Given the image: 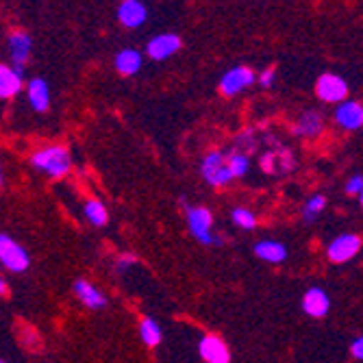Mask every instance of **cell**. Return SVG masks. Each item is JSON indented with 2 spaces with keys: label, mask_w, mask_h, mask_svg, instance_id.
I'll list each match as a JSON object with an SVG mask.
<instances>
[{
  "label": "cell",
  "mask_w": 363,
  "mask_h": 363,
  "mask_svg": "<svg viewBox=\"0 0 363 363\" xmlns=\"http://www.w3.org/2000/svg\"><path fill=\"white\" fill-rule=\"evenodd\" d=\"M30 166L50 179H63L72 170V157L65 146L55 144V146H46V148H40L38 152H33Z\"/></svg>",
  "instance_id": "6da1fadb"
},
{
  "label": "cell",
  "mask_w": 363,
  "mask_h": 363,
  "mask_svg": "<svg viewBox=\"0 0 363 363\" xmlns=\"http://www.w3.org/2000/svg\"><path fill=\"white\" fill-rule=\"evenodd\" d=\"M181 203L185 207V220L189 226V233L196 242H201L205 246L213 244V213L207 207L198 205H187L185 198H181Z\"/></svg>",
  "instance_id": "7a4b0ae2"
},
{
  "label": "cell",
  "mask_w": 363,
  "mask_h": 363,
  "mask_svg": "<svg viewBox=\"0 0 363 363\" xmlns=\"http://www.w3.org/2000/svg\"><path fill=\"white\" fill-rule=\"evenodd\" d=\"M0 266L13 274H22L30 266V257L26 248L7 233H0Z\"/></svg>",
  "instance_id": "3957f363"
},
{
  "label": "cell",
  "mask_w": 363,
  "mask_h": 363,
  "mask_svg": "<svg viewBox=\"0 0 363 363\" xmlns=\"http://www.w3.org/2000/svg\"><path fill=\"white\" fill-rule=\"evenodd\" d=\"M201 177L211 187H226L233 183V177H230L228 166H226V152L222 150L207 152L205 159L201 161Z\"/></svg>",
  "instance_id": "277c9868"
},
{
  "label": "cell",
  "mask_w": 363,
  "mask_h": 363,
  "mask_svg": "<svg viewBox=\"0 0 363 363\" xmlns=\"http://www.w3.org/2000/svg\"><path fill=\"white\" fill-rule=\"evenodd\" d=\"M348 83L344 77L335 74V72H324L318 77L315 81V96L320 98L322 103L328 105H340L348 98Z\"/></svg>",
  "instance_id": "5b68a950"
},
{
  "label": "cell",
  "mask_w": 363,
  "mask_h": 363,
  "mask_svg": "<svg viewBox=\"0 0 363 363\" xmlns=\"http://www.w3.org/2000/svg\"><path fill=\"white\" fill-rule=\"evenodd\" d=\"M255 81H257V74L252 72V68H248V65H235V68H230L222 74L220 91L226 98H233V96H240L244 89H248Z\"/></svg>",
  "instance_id": "8992f818"
},
{
  "label": "cell",
  "mask_w": 363,
  "mask_h": 363,
  "mask_svg": "<svg viewBox=\"0 0 363 363\" xmlns=\"http://www.w3.org/2000/svg\"><path fill=\"white\" fill-rule=\"evenodd\" d=\"M361 246H363V242L357 233H342L328 244L326 257L333 263H348L361 252Z\"/></svg>",
  "instance_id": "52a82bcc"
},
{
  "label": "cell",
  "mask_w": 363,
  "mask_h": 363,
  "mask_svg": "<svg viewBox=\"0 0 363 363\" xmlns=\"http://www.w3.org/2000/svg\"><path fill=\"white\" fill-rule=\"evenodd\" d=\"M181 46H183V40L177 33H161V35L150 38V42L146 44V55L152 61H166L172 55H177Z\"/></svg>",
  "instance_id": "ba28073f"
},
{
  "label": "cell",
  "mask_w": 363,
  "mask_h": 363,
  "mask_svg": "<svg viewBox=\"0 0 363 363\" xmlns=\"http://www.w3.org/2000/svg\"><path fill=\"white\" fill-rule=\"evenodd\" d=\"M7 48H9V59H11V68L22 70L24 72V65L30 59L33 52V40L26 30H13L9 40H7Z\"/></svg>",
  "instance_id": "9c48e42d"
},
{
  "label": "cell",
  "mask_w": 363,
  "mask_h": 363,
  "mask_svg": "<svg viewBox=\"0 0 363 363\" xmlns=\"http://www.w3.org/2000/svg\"><path fill=\"white\" fill-rule=\"evenodd\" d=\"M198 354L205 363H230V350L220 335H205L198 342Z\"/></svg>",
  "instance_id": "30bf717a"
},
{
  "label": "cell",
  "mask_w": 363,
  "mask_h": 363,
  "mask_svg": "<svg viewBox=\"0 0 363 363\" xmlns=\"http://www.w3.org/2000/svg\"><path fill=\"white\" fill-rule=\"evenodd\" d=\"M291 133L296 138H305V140L320 138L324 133V118H322V113L320 111H313V109L301 113L298 120H296L294 126H291Z\"/></svg>",
  "instance_id": "8fae6325"
},
{
  "label": "cell",
  "mask_w": 363,
  "mask_h": 363,
  "mask_svg": "<svg viewBox=\"0 0 363 363\" xmlns=\"http://www.w3.org/2000/svg\"><path fill=\"white\" fill-rule=\"evenodd\" d=\"M72 291L77 294V298L87 307V309H94V311H101L109 305V298L98 289L94 283L85 281V279H77L74 285H72Z\"/></svg>",
  "instance_id": "7c38bea8"
},
{
  "label": "cell",
  "mask_w": 363,
  "mask_h": 363,
  "mask_svg": "<svg viewBox=\"0 0 363 363\" xmlns=\"http://www.w3.org/2000/svg\"><path fill=\"white\" fill-rule=\"evenodd\" d=\"M335 124L344 130H359L363 126V107L359 101H344L335 107Z\"/></svg>",
  "instance_id": "4fadbf2b"
},
{
  "label": "cell",
  "mask_w": 363,
  "mask_h": 363,
  "mask_svg": "<svg viewBox=\"0 0 363 363\" xmlns=\"http://www.w3.org/2000/svg\"><path fill=\"white\" fill-rule=\"evenodd\" d=\"M148 20V7L140 0H124L118 7V22L124 28H140Z\"/></svg>",
  "instance_id": "5bb4252c"
},
{
  "label": "cell",
  "mask_w": 363,
  "mask_h": 363,
  "mask_svg": "<svg viewBox=\"0 0 363 363\" xmlns=\"http://www.w3.org/2000/svg\"><path fill=\"white\" fill-rule=\"evenodd\" d=\"M24 87V72L0 63V101H11Z\"/></svg>",
  "instance_id": "9a60e30c"
},
{
  "label": "cell",
  "mask_w": 363,
  "mask_h": 363,
  "mask_svg": "<svg viewBox=\"0 0 363 363\" xmlns=\"http://www.w3.org/2000/svg\"><path fill=\"white\" fill-rule=\"evenodd\" d=\"M303 311L309 318H324L331 311V298L322 287H309L303 296Z\"/></svg>",
  "instance_id": "2e32d148"
},
{
  "label": "cell",
  "mask_w": 363,
  "mask_h": 363,
  "mask_svg": "<svg viewBox=\"0 0 363 363\" xmlns=\"http://www.w3.org/2000/svg\"><path fill=\"white\" fill-rule=\"evenodd\" d=\"M26 98L33 111L38 113H46L50 109V87L46 83V79H30L26 85Z\"/></svg>",
  "instance_id": "e0dca14e"
},
{
  "label": "cell",
  "mask_w": 363,
  "mask_h": 363,
  "mask_svg": "<svg viewBox=\"0 0 363 363\" xmlns=\"http://www.w3.org/2000/svg\"><path fill=\"white\" fill-rule=\"evenodd\" d=\"M142 63H144V55L135 48H122L113 59L116 70L122 77H135L142 70Z\"/></svg>",
  "instance_id": "ac0fdd59"
},
{
  "label": "cell",
  "mask_w": 363,
  "mask_h": 363,
  "mask_svg": "<svg viewBox=\"0 0 363 363\" xmlns=\"http://www.w3.org/2000/svg\"><path fill=\"white\" fill-rule=\"evenodd\" d=\"M255 257L266 263H283L287 259V246L277 240H261L255 244Z\"/></svg>",
  "instance_id": "d6986e66"
},
{
  "label": "cell",
  "mask_w": 363,
  "mask_h": 363,
  "mask_svg": "<svg viewBox=\"0 0 363 363\" xmlns=\"http://www.w3.org/2000/svg\"><path fill=\"white\" fill-rule=\"evenodd\" d=\"M261 168L263 172H289L294 168V157L289 150L266 152V157H261Z\"/></svg>",
  "instance_id": "ffe728a7"
},
{
  "label": "cell",
  "mask_w": 363,
  "mask_h": 363,
  "mask_svg": "<svg viewBox=\"0 0 363 363\" xmlns=\"http://www.w3.org/2000/svg\"><path fill=\"white\" fill-rule=\"evenodd\" d=\"M140 337L146 346L157 348L163 340V331L155 318H142L140 320Z\"/></svg>",
  "instance_id": "44dd1931"
},
{
  "label": "cell",
  "mask_w": 363,
  "mask_h": 363,
  "mask_svg": "<svg viewBox=\"0 0 363 363\" xmlns=\"http://www.w3.org/2000/svg\"><path fill=\"white\" fill-rule=\"evenodd\" d=\"M226 166H228V172L233 177V181L242 179L250 170V157L240 150H230V152H226Z\"/></svg>",
  "instance_id": "7402d4cb"
},
{
  "label": "cell",
  "mask_w": 363,
  "mask_h": 363,
  "mask_svg": "<svg viewBox=\"0 0 363 363\" xmlns=\"http://www.w3.org/2000/svg\"><path fill=\"white\" fill-rule=\"evenodd\" d=\"M83 211H85L87 222L94 224V226H105L109 222L107 207H105L103 201H98V198H89V201L85 203V207H83Z\"/></svg>",
  "instance_id": "603a6c76"
},
{
  "label": "cell",
  "mask_w": 363,
  "mask_h": 363,
  "mask_svg": "<svg viewBox=\"0 0 363 363\" xmlns=\"http://www.w3.org/2000/svg\"><path fill=\"white\" fill-rule=\"evenodd\" d=\"M324 209H326V196L324 194H313L309 201L303 205V222L313 224Z\"/></svg>",
  "instance_id": "cb8c5ba5"
},
{
  "label": "cell",
  "mask_w": 363,
  "mask_h": 363,
  "mask_svg": "<svg viewBox=\"0 0 363 363\" xmlns=\"http://www.w3.org/2000/svg\"><path fill=\"white\" fill-rule=\"evenodd\" d=\"M230 220H233V224L242 230H252L257 228V216L250 211V209H244V207H238L230 211Z\"/></svg>",
  "instance_id": "d4e9b609"
},
{
  "label": "cell",
  "mask_w": 363,
  "mask_h": 363,
  "mask_svg": "<svg viewBox=\"0 0 363 363\" xmlns=\"http://www.w3.org/2000/svg\"><path fill=\"white\" fill-rule=\"evenodd\" d=\"M346 194L348 196H357V201L361 203L363 201V177L357 172V174H352L350 179H348V183H346Z\"/></svg>",
  "instance_id": "484cf974"
},
{
  "label": "cell",
  "mask_w": 363,
  "mask_h": 363,
  "mask_svg": "<svg viewBox=\"0 0 363 363\" xmlns=\"http://www.w3.org/2000/svg\"><path fill=\"white\" fill-rule=\"evenodd\" d=\"M138 263V257L135 255H122L118 261H116V270L120 272V274H124L126 270H130Z\"/></svg>",
  "instance_id": "4316f807"
},
{
  "label": "cell",
  "mask_w": 363,
  "mask_h": 363,
  "mask_svg": "<svg viewBox=\"0 0 363 363\" xmlns=\"http://www.w3.org/2000/svg\"><path fill=\"white\" fill-rule=\"evenodd\" d=\"M238 146H242V150L240 152H250V150H255V146H257V142H255V135L252 133H242L240 138H238Z\"/></svg>",
  "instance_id": "83f0119b"
},
{
  "label": "cell",
  "mask_w": 363,
  "mask_h": 363,
  "mask_svg": "<svg viewBox=\"0 0 363 363\" xmlns=\"http://www.w3.org/2000/svg\"><path fill=\"white\" fill-rule=\"evenodd\" d=\"M274 79H277V70H274V68H268V70H263V72L259 74V85H261V87H272Z\"/></svg>",
  "instance_id": "f1b7e54d"
},
{
  "label": "cell",
  "mask_w": 363,
  "mask_h": 363,
  "mask_svg": "<svg viewBox=\"0 0 363 363\" xmlns=\"http://www.w3.org/2000/svg\"><path fill=\"white\" fill-rule=\"evenodd\" d=\"M350 354L359 361V359H363V340L361 337H354L352 340V344H350Z\"/></svg>",
  "instance_id": "f546056e"
},
{
  "label": "cell",
  "mask_w": 363,
  "mask_h": 363,
  "mask_svg": "<svg viewBox=\"0 0 363 363\" xmlns=\"http://www.w3.org/2000/svg\"><path fill=\"white\" fill-rule=\"evenodd\" d=\"M7 291H9V285H7L5 277L0 274V296H7Z\"/></svg>",
  "instance_id": "4dcf8cb0"
},
{
  "label": "cell",
  "mask_w": 363,
  "mask_h": 363,
  "mask_svg": "<svg viewBox=\"0 0 363 363\" xmlns=\"http://www.w3.org/2000/svg\"><path fill=\"white\" fill-rule=\"evenodd\" d=\"M3 181H5V177H3V166H0V187H3Z\"/></svg>",
  "instance_id": "1f68e13d"
},
{
  "label": "cell",
  "mask_w": 363,
  "mask_h": 363,
  "mask_svg": "<svg viewBox=\"0 0 363 363\" xmlns=\"http://www.w3.org/2000/svg\"><path fill=\"white\" fill-rule=\"evenodd\" d=\"M0 363H7V361H5V359H3V357H0Z\"/></svg>",
  "instance_id": "d6a6232c"
}]
</instances>
